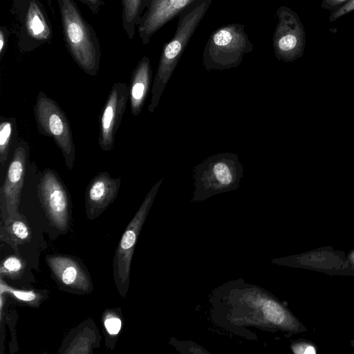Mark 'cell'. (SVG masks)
I'll list each match as a JSON object with an SVG mask.
<instances>
[{
	"label": "cell",
	"mask_w": 354,
	"mask_h": 354,
	"mask_svg": "<svg viewBox=\"0 0 354 354\" xmlns=\"http://www.w3.org/2000/svg\"><path fill=\"white\" fill-rule=\"evenodd\" d=\"M212 1L196 0L179 15L174 35L162 49L151 91V98L148 106L150 113L158 106L165 86Z\"/></svg>",
	"instance_id": "6da1fadb"
},
{
	"label": "cell",
	"mask_w": 354,
	"mask_h": 354,
	"mask_svg": "<svg viewBox=\"0 0 354 354\" xmlns=\"http://www.w3.org/2000/svg\"><path fill=\"white\" fill-rule=\"evenodd\" d=\"M63 35L72 57L87 75H96L100 69V46L93 28L84 19L73 0H57Z\"/></svg>",
	"instance_id": "7a4b0ae2"
},
{
	"label": "cell",
	"mask_w": 354,
	"mask_h": 354,
	"mask_svg": "<svg viewBox=\"0 0 354 354\" xmlns=\"http://www.w3.org/2000/svg\"><path fill=\"white\" fill-rule=\"evenodd\" d=\"M254 49L245 26L232 23L215 29L204 47L202 62L207 71L236 68Z\"/></svg>",
	"instance_id": "3957f363"
},
{
	"label": "cell",
	"mask_w": 354,
	"mask_h": 354,
	"mask_svg": "<svg viewBox=\"0 0 354 354\" xmlns=\"http://www.w3.org/2000/svg\"><path fill=\"white\" fill-rule=\"evenodd\" d=\"M243 173V165L235 153L223 152L208 157L193 169L195 200L236 189Z\"/></svg>",
	"instance_id": "277c9868"
},
{
	"label": "cell",
	"mask_w": 354,
	"mask_h": 354,
	"mask_svg": "<svg viewBox=\"0 0 354 354\" xmlns=\"http://www.w3.org/2000/svg\"><path fill=\"white\" fill-rule=\"evenodd\" d=\"M38 132L51 138L60 149L66 167L73 169L75 147L68 118L56 101L40 91L33 108Z\"/></svg>",
	"instance_id": "5b68a950"
},
{
	"label": "cell",
	"mask_w": 354,
	"mask_h": 354,
	"mask_svg": "<svg viewBox=\"0 0 354 354\" xmlns=\"http://www.w3.org/2000/svg\"><path fill=\"white\" fill-rule=\"evenodd\" d=\"M162 178L158 181L147 194L142 204L129 223L116 248L113 259V276L121 295L124 296L128 288L130 266L140 229L153 201Z\"/></svg>",
	"instance_id": "8992f818"
},
{
	"label": "cell",
	"mask_w": 354,
	"mask_h": 354,
	"mask_svg": "<svg viewBox=\"0 0 354 354\" xmlns=\"http://www.w3.org/2000/svg\"><path fill=\"white\" fill-rule=\"evenodd\" d=\"M40 203L49 220L59 230L68 227L70 197L67 188L54 169H46L37 186Z\"/></svg>",
	"instance_id": "52a82bcc"
},
{
	"label": "cell",
	"mask_w": 354,
	"mask_h": 354,
	"mask_svg": "<svg viewBox=\"0 0 354 354\" xmlns=\"http://www.w3.org/2000/svg\"><path fill=\"white\" fill-rule=\"evenodd\" d=\"M129 99V86L124 82L112 86L100 119L98 144L104 151L114 149L115 137Z\"/></svg>",
	"instance_id": "ba28073f"
},
{
	"label": "cell",
	"mask_w": 354,
	"mask_h": 354,
	"mask_svg": "<svg viewBox=\"0 0 354 354\" xmlns=\"http://www.w3.org/2000/svg\"><path fill=\"white\" fill-rule=\"evenodd\" d=\"M28 156L29 147L26 142L21 141L14 151L4 182L0 188L1 207L6 212L9 218H14L19 215L18 207Z\"/></svg>",
	"instance_id": "9c48e42d"
},
{
	"label": "cell",
	"mask_w": 354,
	"mask_h": 354,
	"mask_svg": "<svg viewBox=\"0 0 354 354\" xmlns=\"http://www.w3.org/2000/svg\"><path fill=\"white\" fill-rule=\"evenodd\" d=\"M196 0H145V10L137 30L142 44H147L151 37L185 10Z\"/></svg>",
	"instance_id": "30bf717a"
},
{
	"label": "cell",
	"mask_w": 354,
	"mask_h": 354,
	"mask_svg": "<svg viewBox=\"0 0 354 354\" xmlns=\"http://www.w3.org/2000/svg\"><path fill=\"white\" fill-rule=\"evenodd\" d=\"M121 178H114L107 171H101L88 183L85 192L87 217L93 219L100 215L117 198Z\"/></svg>",
	"instance_id": "8fae6325"
},
{
	"label": "cell",
	"mask_w": 354,
	"mask_h": 354,
	"mask_svg": "<svg viewBox=\"0 0 354 354\" xmlns=\"http://www.w3.org/2000/svg\"><path fill=\"white\" fill-rule=\"evenodd\" d=\"M47 262L57 280L64 286L84 292L90 290V277L76 260L69 257L53 256L47 259Z\"/></svg>",
	"instance_id": "7c38bea8"
},
{
	"label": "cell",
	"mask_w": 354,
	"mask_h": 354,
	"mask_svg": "<svg viewBox=\"0 0 354 354\" xmlns=\"http://www.w3.org/2000/svg\"><path fill=\"white\" fill-rule=\"evenodd\" d=\"M151 78L150 59L147 56H143L132 72L129 87L131 112L134 116L141 113L150 89Z\"/></svg>",
	"instance_id": "4fadbf2b"
},
{
	"label": "cell",
	"mask_w": 354,
	"mask_h": 354,
	"mask_svg": "<svg viewBox=\"0 0 354 354\" xmlns=\"http://www.w3.org/2000/svg\"><path fill=\"white\" fill-rule=\"evenodd\" d=\"M279 21L273 36V46L279 59L290 60L294 57L298 39L292 30L290 15L283 9L277 11Z\"/></svg>",
	"instance_id": "5bb4252c"
},
{
	"label": "cell",
	"mask_w": 354,
	"mask_h": 354,
	"mask_svg": "<svg viewBox=\"0 0 354 354\" xmlns=\"http://www.w3.org/2000/svg\"><path fill=\"white\" fill-rule=\"evenodd\" d=\"M24 28L28 37L38 44L48 40L51 28L44 12L36 0H29L24 14Z\"/></svg>",
	"instance_id": "9a60e30c"
},
{
	"label": "cell",
	"mask_w": 354,
	"mask_h": 354,
	"mask_svg": "<svg viewBox=\"0 0 354 354\" xmlns=\"http://www.w3.org/2000/svg\"><path fill=\"white\" fill-rule=\"evenodd\" d=\"M145 0H121L122 26L129 39H133L138 21L145 10Z\"/></svg>",
	"instance_id": "2e32d148"
},
{
	"label": "cell",
	"mask_w": 354,
	"mask_h": 354,
	"mask_svg": "<svg viewBox=\"0 0 354 354\" xmlns=\"http://www.w3.org/2000/svg\"><path fill=\"white\" fill-rule=\"evenodd\" d=\"M17 126L15 118L1 117L0 122V162H6L12 138Z\"/></svg>",
	"instance_id": "e0dca14e"
},
{
	"label": "cell",
	"mask_w": 354,
	"mask_h": 354,
	"mask_svg": "<svg viewBox=\"0 0 354 354\" xmlns=\"http://www.w3.org/2000/svg\"><path fill=\"white\" fill-rule=\"evenodd\" d=\"M263 311L266 318L272 323L279 324L285 318L282 308L272 301H267L264 303Z\"/></svg>",
	"instance_id": "ac0fdd59"
},
{
	"label": "cell",
	"mask_w": 354,
	"mask_h": 354,
	"mask_svg": "<svg viewBox=\"0 0 354 354\" xmlns=\"http://www.w3.org/2000/svg\"><path fill=\"white\" fill-rule=\"evenodd\" d=\"M23 268L21 261L16 257L6 259L1 264V273L9 276L16 275Z\"/></svg>",
	"instance_id": "d6986e66"
},
{
	"label": "cell",
	"mask_w": 354,
	"mask_h": 354,
	"mask_svg": "<svg viewBox=\"0 0 354 354\" xmlns=\"http://www.w3.org/2000/svg\"><path fill=\"white\" fill-rule=\"evenodd\" d=\"M10 231L13 236L23 242L30 238V231L26 223L19 220H15L10 223Z\"/></svg>",
	"instance_id": "ffe728a7"
},
{
	"label": "cell",
	"mask_w": 354,
	"mask_h": 354,
	"mask_svg": "<svg viewBox=\"0 0 354 354\" xmlns=\"http://www.w3.org/2000/svg\"><path fill=\"white\" fill-rule=\"evenodd\" d=\"M1 288L4 289L8 293L12 295L17 299L21 300L24 302L35 304L39 300V295L33 291L19 290L11 288L7 286Z\"/></svg>",
	"instance_id": "44dd1931"
},
{
	"label": "cell",
	"mask_w": 354,
	"mask_h": 354,
	"mask_svg": "<svg viewBox=\"0 0 354 354\" xmlns=\"http://www.w3.org/2000/svg\"><path fill=\"white\" fill-rule=\"evenodd\" d=\"M104 324L107 332L110 335H114L120 332L122 321L118 316L110 312L104 317Z\"/></svg>",
	"instance_id": "7402d4cb"
},
{
	"label": "cell",
	"mask_w": 354,
	"mask_h": 354,
	"mask_svg": "<svg viewBox=\"0 0 354 354\" xmlns=\"http://www.w3.org/2000/svg\"><path fill=\"white\" fill-rule=\"evenodd\" d=\"M85 3L93 13H97L102 5V0H80Z\"/></svg>",
	"instance_id": "603a6c76"
},
{
	"label": "cell",
	"mask_w": 354,
	"mask_h": 354,
	"mask_svg": "<svg viewBox=\"0 0 354 354\" xmlns=\"http://www.w3.org/2000/svg\"><path fill=\"white\" fill-rule=\"evenodd\" d=\"M6 29L1 28L0 30V55L2 56L6 42Z\"/></svg>",
	"instance_id": "cb8c5ba5"
},
{
	"label": "cell",
	"mask_w": 354,
	"mask_h": 354,
	"mask_svg": "<svg viewBox=\"0 0 354 354\" xmlns=\"http://www.w3.org/2000/svg\"><path fill=\"white\" fill-rule=\"evenodd\" d=\"M354 9V0L348 3L346 5L344 8H341L338 12H337L335 15V17H338L340 15L344 14L346 12L351 11V10Z\"/></svg>",
	"instance_id": "d4e9b609"
},
{
	"label": "cell",
	"mask_w": 354,
	"mask_h": 354,
	"mask_svg": "<svg viewBox=\"0 0 354 354\" xmlns=\"http://www.w3.org/2000/svg\"><path fill=\"white\" fill-rule=\"evenodd\" d=\"M334 1H336V2H340V1H345V0H334Z\"/></svg>",
	"instance_id": "484cf974"
}]
</instances>
